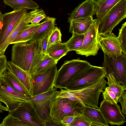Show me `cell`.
I'll list each match as a JSON object with an SVG mask.
<instances>
[{
    "mask_svg": "<svg viewBox=\"0 0 126 126\" xmlns=\"http://www.w3.org/2000/svg\"><path fill=\"white\" fill-rule=\"evenodd\" d=\"M121 104L122 108V112L123 114L125 115L126 114V91H124L121 96L118 100Z\"/></svg>",
    "mask_w": 126,
    "mask_h": 126,
    "instance_id": "obj_38",
    "label": "cell"
},
{
    "mask_svg": "<svg viewBox=\"0 0 126 126\" xmlns=\"http://www.w3.org/2000/svg\"><path fill=\"white\" fill-rule=\"evenodd\" d=\"M1 77L16 91L25 95L30 96L20 81L10 70L6 69L3 73Z\"/></svg>",
    "mask_w": 126,
    "mask_h": 126,
    "instance_id": "obj_23",
    "label": "cell"
},
{
    "mask_svg": "<svg viewBox=\"0 0 126 126\" xmlns=\"http://www.w3.org/2000/svg\"><path fill=\"white\" fill-rule=\"evenodd\" d=\"M69 51L65 43L58 42L48 47L47 52V54L58 62Z\"/></svg>",
    "mask_w": 126,
    "mask_h": 126,
    "instance_id": "obj_24",
    "label": "cell"
},
{
    "mask_svg": "<svg viewBox=\"0 0 126 126\" xmlns=\"http://www.w3.org/2000/svg\"><path fill=\"white\" fill-rule=\"evenodd\" d=\"M57 62L46 54L37 65L32 75H39L43 74L56 65Z\"/></svg>",
    "mask_w": 126,
    "mask_h": 126,
    "instance_id": "obj_27",
    "label": "cell"
},
{
    "mask_svg": "<svg viewBox=\"0 0 126 126\" xmlns=\"http://www.w3.org/2000/svg\"><path fill=\"white\" fill-rule=\"evenodd\" d=\"M41 24V23L36 24H29L20 32L10 44L30 41L34 34Z\"/></svg>",
    "mask_w": 126,
    "mask_h": 126,
    "instance_id": "obj_22",
    "label": "cell"
},
{
    "mask_svg": "<svg viewBox=\"0 0 126 126\" xmlns=\"http://www.w3.org/2000/svg\"><path fill=\"white\" fill-rule=\"evenodd\" d=\"M8 115L16 118L29 126H45L31 100L20 103L13 110L9 111Z\"/></svg>",
    "mask_w": 126,
    "mask_h": 126,
    "instance_id": "obj_7",
    "label": "cell"
},
{
    "mask_svg": "<svg viewBox=\"0 0 126 126\" xmlns=\"http://www.w3.org/2000/svg\"><path fill=\"white\" fill-rule=\"evenodd\" d=\"M102 92L103 100L112 103L117 104L118 99L115 94L108 87H106Z\"/></svg>",
    "mask_w": 126,
    "mask_h": 126,
    "instance_id": "obj_34",
    "label": "cell"
},
{
    "mask_svg": "<svg viewBox=\"0 0 126 126\" xmlns=\"http://www.w3.org/2000/svg\"><path fill=\"white\" fill-rule=\"evenodd\" d=\"M118 37L120 44L122 53L126 55V22L124 23L119 29Z\"/></svg>",
    "mask_w": 126,
    "mask_h": 126,
    "instance_id": "obj_31",
    "label": "cell"
},
{
    "mask_svg": "<svg viewBox=\"0 0 126 126\" xmlns=\"http://www.w3.org/2000/svg\"><path fill=\"white\" fill-rule=\"evenodd\" d=\"M99 108L107 122L111 125L120 126L126 122L125 115L117 104L103 100Z\"/></svg>",
    "mask_w": 126,
    "mask_h": 126,
    "instance_id": "obj_13",
    "label": "cell"
},
{
    "mask_svg": "<svg viewBox=\"0 0 126 126\" xmlns=\"http://www.w3.org/2000/svg\"><path fill=\"white\" fill-rule=\"evenodd\" d=\"M83 106L80 102L66 98H54L49 105L51 120L58 126H61L60 121L65 116L71 115L82 114Z\"/></svg>",
    "mask_w": 126,
    "mask_h": 126,
    "instance_id": "obj_2",
    "label": "cell"
},
{
    "mask_svg": "<svg viewBox=\"0 0 126 126\" xmlns=\"http://www.w3.org/2000/svg\"><path fill=\"white\" fill-rule=\"evenodd\" d=\"M99 45L104 55L114 59L121 55L122 51L118 37L112 32L99 34Z\"/></svg>",
    "mask_w": 126,
    "mask_h": 126,
    "instance_id": "obj_14",
    "label": "cell"
},
{
    "mask_svg": "<svg viewBox=\"0 0 126 126\" xmlns=\"http://www.w3.org/2000/svg\"><path fill=\"white\" fill-rule=\"evenodd\" d=\"M46 54L41 51L40 47L38 46L32 61L30 74L31 76L37 65L40 63Z\"/></svg>",
    "mask_w": 126,
    "mask_h": 126,
    "instance_id": "obj_33",
    "label": "cell"
},
{
    "mask_svg": "<svg viewBox=\"0 0 126 126\" xmlns=\"http://www.w3.org/2000/svg\"><path fill=\"white\" fill-rule=\"evenodd\" d=\"M78 116H79L71 115L64 117L60 121L61 126H70L75 118Z\"/></svg>",
    "mask_w": 126,
    "mask_h": 126,
    "instance_id": "obj_37",
    "label": "cell"
},
{
    "mask_svg": "<svg viewBox=\"0 0 126 126\" xmlns=\"http://www.w3.org/2000/svg\"><path fill=\"white\" fill-rule=\"evenodd\" d=\"M82 115L91 123L92 126H108L100 109L88 107H83Z\"/></svg>",
    "mask_w": 126,
    "mask_h": 126,
    "instance_id": "obj_19",
    "label": "cell"
},
{
    "mask_svg": "<svg viewBox=\"0 0 126 126\" xmlns=\"http://www.w3.org/2000/svg\"><path fill=\"white\" fill-rule=\"evenodd\" d=\"M84 37V34H72V36L65 43L69 51L79 49L82 45Z\"/></svg>",
    "mask_w": 126,
    "mask_h": 126,
    "instance_id": "obj_29",
    "label": "cell"
},
{
    "mask_svg": "<svg viewBox=\"0 0 126 126\" xmlns=\"http://www.w3.org/2000/svg\"><path fill=\"white\" fill-rule=\"evenodd\" d=\"M105 77L90 86L76 90L64 89L57 91L55 97L66 98L79 102L83 107L99 109L98 107L100 95L106 87Z\"/></svg>",
    "mask_w": 126,
    "mask_h": 126,
    "instance_id": "obj_1",
    "label": "cell"
},
{
    "mask_svg": "<svg viewBox=\"0 0 126 126\" xmlns=\"http://www.w3.org/2000/svg\"><path fill=\"white\" fill-rule=\"evenodd\" d=\"M91 122L82 114L76 117L70 126H92Z\"/></svg>",
    "mask_w": 126,
    "mask_h": 126,
    "instance_id": "obj_36",
    "label": "cell"
},
{
    "mask_svg": "<svg viewBox=\"0 0 126 126\" xmlns=\"http://www.w3.org/2000/svg\"><path fill=\"white\" fill-rule=\"evenodd\" d=\"M9 111L8 108L6 107L3 106L0 101V113H2L4 111Z\"/></svg>",
    "mask_w": 126,
    "mask_h": 126,
    "instance_id": "obj_41",
    "label": "cell"
},
{
    "mask_svg": "<svg viewBox=\"0 0 126 126\" xmlns=\"http://www.w3.org/2000/svg\"><path fill=\"white\" fill-rule=\"evenodd\" d=\"M106 75L103 67L91 65L74 77L65 89L76 90L85 88L95 83Z\"/></svg>",
    "mask_w": 126,
    "mask_h": 126,
    "instance_id": "obj_5",
    "label": "cell"
},
{
    "mask_svg": "<svg viewBox=\"0 0 126 126\" xmlns=\"http://www.w3.org/2000/svg\"><path fill=\"white\" fill-rule=\"evenodd\" d=\"M0 126H29L26 123L8 114L3 120Z\"/></svg>",
    "mask_w": 126,
    "mask_h": 126,
    "instance_id": "obj_30",
    "label": "cell"
},
{
    "mask_svg": "<svg viewBox=\"0 0 126 126\" xmlns=\"http://www.w3.org/2000/svg\"><path fill=\"white\" fill-rule=\"evenodd\" d=\"M126 17V0H122L110 10L101 20H99V34L112 32L114 28Z\"/></svg>",
    "mask_w": 126,
    "mask_h": 126,
    "instance_id": "obj_6",
    "label": "cell"
},
{
    "mask_svg": "<svg viewBox=\"0 0 126 126\" xmlns=\"http://www.w3.org/2000/svg\"><path fill=\"white\" fill-rule=\"evenodd\" d=\"M38 42L31 40L14 44L12 47L11 61L30 74L37 48Z\"/></svg>",
    "mask_w": 126,
    "mask_h": 126,
    "instance_id": "obj_3",
    "label": "cell"
},
{
    "mask_svg": "<svg viewBox=\"0 0 126 126\" xmlns=\"http://www.w3.org/2000/svg\"><path fill=\"white\" fill-rule=\"evenodd\" d=\"M122 0H101L95 4L96 19H101L107 12Z\"/></svg>",
    "mask_w": 126,
    "mask_h": 126,
    "instance_id": "obj_25",
    "label": "cell"
},
{
    "mask_svg": "<svg viewBox=\"0 0 126 126\" xmlns=\"http://www.w3.org/2000/svg\"><path fill=\"white\" fill-rule=\"evenodd\" d=\"M2 27V26L0 25V33L1 31V29Z\"/></svg>",
    "mask_w": 126,
    "mask_h": 126,
    "instance_id": "obj_45",
    "label": "cell"
},
{
    "mask_svg": "<svg viewBox=\"0 0 126 126\" xmlns=\"http://www.w3.org/2000/svg\"><path fill=\"white\" fill-rule=\"evenodd\" d=\"M47 17L45 12L42 9H36L30 20V23L33 24H38L41 20L45 19Z\"/></svg>",
    "mask_w": 126,
    "mask_h": 126,
    "instance_id": "obj_35",
    "label": "cell"
},
{
    "mask_svg": "<svg viewBox=\"0 0 126 126\" xmlns=\"http://www.w3.org/2000/svg\"><path fill=\"white\" fill-rule=\"evenodd\" d=\"M31 100L32 97L19 93L1 76L0 78V101L6 105L9 111L15 109L20 103Z\"/></svg>",
    "mask_w": 126,
    "mask_h": 126,
    "instance_id": "obj_9",
    "label": "cell"
},
{
    "mask_svg": "<svg viewBox=\"0 0 126 126\" xmlns=\"http://www.w3.org/2000/svg\"><path fill=\"white\" fill-rule=\"evenodd\" d=\"M91 65L86 60L77 59L65 61L57 70L54 87L65 89L71 80L82 71Z\"/></svg>",
    "mask_w": 126,
    "mask_h": 126,
    "instance_id": "obj_4",
    "label": "cell"
},
{
    "mask_svg": "<svg viewBox=\"0 0 126 126\" xmlns=\"http://www.w3.org/2000/svg\"><path fill=\"white\" fill-rule=\"evenodd\" d=\"M95 13V5L90 0H86L76 7L69 14L68 22L80 18L93 16Z\"/></svg>",
    "mask_w": 126,
    "mask_h": 126,
    "instance_id": "obj_18",
    "label": "cell"
},
{
    "mask_svg": "<svg viewBox=\"0 0 126 126\" xmlns=\"http://www.w3.org/2000/svg\"><path fill=\"white\" fill-rule=\"evenodd\" d=\"M34 12V10L30 12H27L21 18L2 45L0 49V55L4 54L6 49L11 43L20 32L29 24Z\"/></svg>",
    "mask_w": 126,
    "mask_h": 126,
    "instance_id": "obj_17",
    "label": "cell"
},
{
    "mask_svg": "<svg viewBox=\"0 0 126 126\" xmlns=\"http://www.w3.org/2000/svg\"><path fill=\"white\" fill-rule=\"evenodd\" d=\"M7 61L5 55L4 54L0 55V78L6 70Z\"/></svg>",
    "mask_w": 126,
    "mask_h": 126,
    "instance_id": "obj_40",
    "label": "cell"
},
{
    "mask_svg": "<svg viewBox=\"0 0 126 126\" xmlns=\"http://www.w3.org/2000/svg\"><path fill=\"white\" fill-rule=\"evenodd\" d=\"M107 79L106 84L108 87L116 94L118 99L121 96L124 91L126 90V87L121 85L116 79L113 74L109 73L106 75Z\"/></svg>",
    "mask_w": 126,
    "mask_h": 126,
    "instance_id": "obj_28",
    "label": "cell"
},
{
    "mask_svg": "<svg viewBox=\"0 0 126 126\" xmlns=\"http://www.w3.org/2000/svg\"><path fill=\"white\" fill-rule=\"evenodd\" d=\"M93 2L95 4L98 2L100 1L101 0H90Z\"/></svg>",
    "mask_w": 126,
    "mask_h": 126,
    "instance_id": "obj_44",
    "label": "cell"
},
{
    "mask_svg": "<svg viewBox=\"0 0 126 126\" xmlns=\"http://www.w3.org/2000/svg\"><path fill=\"white\" fill-rule=\"evenodd\" d=\"M57 71L56 65L43 74L32 76L33 86L32 97L52 89L54 87Z\"/></svg>",
    "mask_w": 126,
    "mask_h": 126,
    "instance_id": "obj_11",
    "label": "cell"
},
{
    "mask_svg": "<svg viewBox=\"0 0 126 126\" xmlns=\"http://www.w3.org/2000/svg\"><path fill=\"white\" fill-rule=\"evenodd\" d=\"M3 15L2 14L0 11V25H3Z\"/></svg>",
    "mask_w": 126,
    "mask_h": 126,
    "instance_id": "obj_43",
    "label": "cell"
},
{
    "mask_svg": "<svg viewBox=\"0 0 126 126\" xmlns=\"http://www.w3.org/2000/svg\"><path fill=\"white\" fill-rule=\"evenodd\" d=\"M99 20L94 21L87 32L84 34L82 46L76 51V54L86 57L95 56L98 53L100 48L99 45Z\"/></svg>",
    "mask_w": 126,
    "mask_h": 126,
    "instance_id": "obj_8",
    "label": "cell"
},
{
    "mask_svg": "<svg viewBox=\"0 0 126 126\" xmlns=\"http://www.w3.org/2000/svg\"><path fill=\"white\" fill-rule=\"evenodd\" d=\"M56 20L55 18L47 17L45 20L41 23L31 40L38 42L47 36L55 27Z\"/></svg>",
    "mask_w": 126,
    "mask_h": 126,
    "instance_id": "obj_20",
    "label": "cell"
},
{
    "mask_svg": "<svg viewBox=\"0 0 126 126\" xmlns=\"http://www.w3.org/2000/svg\"><path fill=\"white\" fill-rule=\"evenodd\" d=\"M58 126L57 125L54 123L52 121L47 122L46 123L45 126Z\"/></svg>",
    "mask_w": 126,
    "mask_h": 126,
    "instance_id": "obj_42",
    "label": "cell"
},
{
    "mask_svg": "<svg viewBox=\"0 0 126 126\" xmlns=\"http://www.w3.org/2000/svg\"><path fill=\"white\" fill-rule=\"evenodd\" d=\"M6 69L10 70L17 77L32 97L33 80L30 74L17 66L11 61H7Z\"/></svg>",
    "mask_w": 126,
    "mask_h": 126,
    "instance_id": "obj_16",
    "label": "cell"
},
{
    "mask_svg": "<svg viewBox=\"0 0 126 126\" xmlns=\"http://www.w3.org/2000/svg\"><path fill=\"white\" fill-rule=\"evenodd\" d=\"M57 88L32 97V102L36 111L42 120L46 123L51 121L50 116V103L51 100L55 97Z\"/></svg>",
    "mask_w": 126,
    "mask_h": 126,
    "instance_id": "obj_12",
    "label": "cell"
},
{
    "mask_svg": "<svg viewBox=\"0 0 126 126\" xmlns=\"http://www.w3.org/2000/svg\"><path fill=\"white\" fill-rule=\"evenodd\" d=\"M49 34L38 42V46L40 47L42 52L45 54H47V51Z\"/></svg>",
    "mask_w": 126,
    "mask_h": 126,
    "instance_id": "obj_39",
    "label": "cell"
},
{
    "mask_svg": "<svg viewBox=\"0 0 126 126\" xmlns=\"http://www.w3.org/2000/svg\"><path fill=\"white\" fill-rule=\"evenodd\" d=\"M102 67L106 75L112 74L121 85L126 87V55L122 53L114 59L104 55Z\"/></svg>",
    "mask_w": 126,
    "mask_h": 126,
    "instance_id": "obj_10",
    "label": "cell"
},
{
    "mask_svg": "<svg viewBox=\"0 0 126 126\" xmlns=\"http://www.w3.org/2000/svg\"><path fill=\"white\" fill-rule=\"evenodd\" d=\"M94 21L93 16H91L72 21L69 22V32L72 34H84Z\"/></svg>",
    "mask_w": 126,
    "mask_h": 126,
    "instance_id": "obj_21",
    "label": "cell"
},
{
    "mask_svg": "<svg viewBox=\"0 0 126 126\" xmlns=\"http://www.w3.org/2000/svg\"><path fill=\"white\" fill-rule=\"evenodd\" d=\"M4 3L14 9L20 8L34 10L39 8V5L32 0H3Z\"/></svg>",
    "mask_w": 126,
    "mask_h": 126,
    "instance_id": "obj_26",
    "label": "cell"
},
{
    "mask_svg": "<svg viewBox=\"0 0 126 126\" xmlns=\"http://www.w3.org/2000/svg\"><path fill=\"white\" fill-rule=\"evenodd\" d=\"M62 36L60 30L55 27L49 34L47 47L57 42H61Z\"/></svg>",
    "mask_w": 126,
    "mask_h": 126,
    "instance_id": "obj_32",
    "label": "cell"
},
{
    "mask_svg": "<svg viewBox=\"0 0 126 126\" xmlns=\"http://www.w3.org/2000/svg\"><path fill=\"white\" fill-rule=\"evenodd\" d=\"M27 9L20 8L3 15V25L0 33V49Z\"/></svg>",
    "mask_w": 126,
    "mask_h": 126,
    "instance_id": "obj_15",
    "label": "cell"
}]
</instances>
